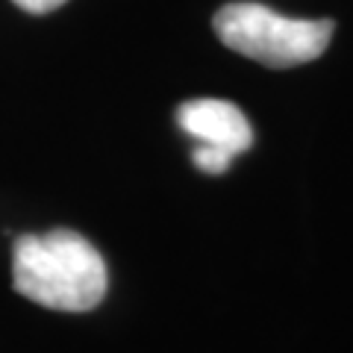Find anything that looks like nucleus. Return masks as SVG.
<instances>
[{"instance_id":"1","label":"nucleus","mask_w":353,"mask_h":353,"mask_svg":"<svg viewBox=\"0 0 353 353\" xmlns=\"http://www.w3.org/2000/svg\"><path fill=\"white\" fill-rule=\"evenodd\" d=\"M12 285L21 297L57 309L88 312L106 294V262L74 230L21 236L12 250Z\"/></svg>"},{"instance_id":"2","label":"nucleus","mask_w":353,"mask_h":353,"mask_svg":"<svg viewBox=\"0 0 353 353\" xmlns=\"http://www.w3.org/2000/svg\"><path fill=\"white\" fill-rule=\"evenodd\" d=\"M215 32L230 50L268 68H294L324 53L333 21L285 18L262 3H227L215 15Z\"/></svg>"},{"instance_id":"4","label":"nucleus","mask_w":353,"mask_h":353,"mask_svg":"<svg viewBox=\"0 0 353 353\" xmlns=\"http://www.w3.org/2000/svg\"><path fill=\"white\" fill-rule=\"evenodd\" d=\"M192 159H194L197 168L206 171V174H224L227 165L233 162V157H230V153L218 150V148H206V145H197L194 153H192Z\"/></svg>"},{"instance_id":"3","label":"nucleus","mask_w":353,"mask_h":353,"mask_svg":"<svg viewBox=\"0 0 353 353\" xmlns=\"http://www.w3.org/2000/svg\"><path fill=\"white\" fill-rule=\"evenodd\" d=\"M176 121L201 145L218 148L230 153V157H239V153H245L253 145L250 121L230 101H215V97L189 101L176 109Z\"/></svg>"},{"instance_id":"5","label":"nucleus","mask_w":353,"mask_h":353,"mask_svg":"<svg viewBox=\"0 0 353 353\" xmlns=\"http://www.w3.org/2000/svg\"><path fill=\"white\" fill-rule=\"evenodd\" d=\"M15 6H21L24 12H32V15H44V12H53L59 9L65 0H12Z\"/></svg>"}]
</instances>
